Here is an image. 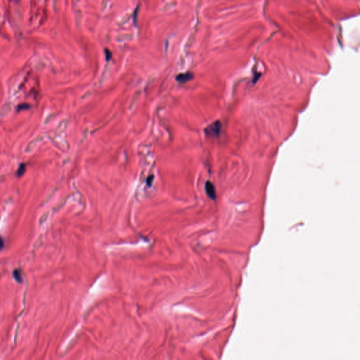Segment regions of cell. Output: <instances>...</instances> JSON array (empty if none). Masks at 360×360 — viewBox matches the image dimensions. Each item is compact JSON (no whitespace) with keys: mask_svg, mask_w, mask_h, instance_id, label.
<instances>
[{"mask_svg":"<svg viewBox=\"0 0 360 360\" xmlns=\"http://www.w3.org/2000/svg\"><path fill=\"white\" fill-rule=\"evenodd\" d=\"M12 109V106L9 103H6L5 105L3 106L2 108L0 110V115L1 116H5L11 111Z\"/></svg>","mask_w":360,"mask_h":360,"instance_id":"obj_4","label":"cell"},{"mask_svg":"<svg viewBox=\"0 0 360 360\" xmlns=\"http://www.w3.org/2000/svg\"><path fill=\"white\" fill-rule=\"evenodd\" d=\"M194 75L192 73L187 72V73H180L176 76V80L179 83H185V82L191 80L194 78Z\"/></svg>","mask_w":360,"mask_h":360,"instance_id":"obj_2","label":"cell"},{"mask_svg":"<svg viewBox=\"0 0 360 360\" xmlns=\"http://www.w3.org/2000/svg\"><path fill=\"white\" fill-rule=\"evenodd\" d=\"M4 246V240L2 239V238L1 236H0V251L3 248Z\"/></svg>","mask_w":360,"mask_h":360,"instance_id":"obj_9","label":"cell"},{"mask_svg":"<svg viewBox=\"0 0 360 360\" xmlns=\"http://www.w3.org/2000/svg\"><path fill=\"white\" fill-rule=\"evenodd\" d=\"M25 172V164L21 163L20 165V166H19L18 170H17V175H18V177H20L22 176L23 174H24Z\"/></svg>","mask_w":360,"mask_h":360,"instance_id":"obj_6","label":"cell"},{"mask_svg":"<svg viewBox=\"0 0 360 360\" xmlns=\"http://www.w3.org/2000/svg\"><path fill=\"white\" fill-rule=\"evenodd\" d=\"M205 191H206V194L208 197H210L211 199H213V200H215L216 198V191H215V186L213 184L211 183L210 182H207L206 184H205Z\"/></svg>","mask_w":360,"mask_h":360,"instance_id":"obj_3","label":"cell"},{"mask_svg":"<svg viewBox=\"0 0 360 360\" xmlns=\"http://www.w3.org/2000/svg\"><path fill=\"white\" fill-rule=\"evenodd\" d=\"M14 279H16V281H18V283H21L23 281V279H22V276H21V271L19 270H16L14 272Z\"/></svg>","mask_w":360,"mask_h":360,"instance_id":"obj_5","label":"cell"},{"mask_svg":"<svg viewBox=\"0 0 360 360\" xmlns=\"http://www.w3.org/2000/svg\"><path fill=\"white\" fill-rule=\"evenodd\" d=\"M104 54H105V56H106V60L107 61L111 60V59L112 58V56H113V54H112L111 51L109 50V49L106 48L104 49Z\"/></svg>","mask_w":360,"mask_h":360,"instance_id":"obj_7","label":"cell"},{"mask_svg":"<svg viewBox=\"0 0 360 360\" xmlns=\"http://www.w3.org/2000/svg\"><path fill=\"white\" fill-rule=\"evenodd\" d=\"M139 6H137V8H136V10H135V11H134V23H136V18H137V10H138V9H139Z\"/></svg>","mask_w":360,"mask_h":360,"instance_id":"obj_10","label":"cell"},{"mask_svg":"<svg viewBox=\"0 0 360 360\" xmlns=\"http://www.w3.org/2000/svg\"><path fill=\"white\" fill-rule=\"evenodd\" d=\"M28 108H29V105L28 104H25V103H23V104L19 105L18 106V111H21V110H24L25 109H28Z\"/></svg>","mask_w":360,"mask_h":360,"instance_id":"obj_8","label":"cell"},{"mask_svg":"<svg viewBox=\"0 0 360 360\" xmlns=\"http://www.w3.org/2000/svg\"><path fill=\"white\" fill-rule=\"evenodd\" d=\"M222 124L219 121H216L209 126H207L205 129V134L207 136H211V137H217L219 135L220 131H221Z\"/></svg>","mask_w":360,"mask_h":360,"instance_id":"obj_1","label":"cell"}]
</instances>
